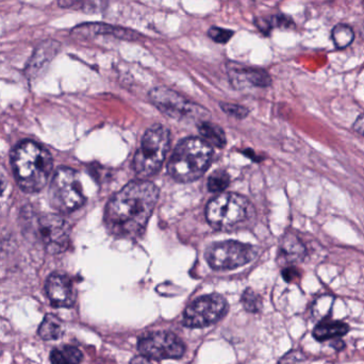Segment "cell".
<instances>
[{
    "label": "cell",
    "instance_id": "6da1fadb",
    "mask_svg": "<svg viewBox=\"0 0 364 364\" xmlns=\"http://www.w3.org/2000/svg\"><path fill=\"white\" fill-rule=\"evenodd\" d=\"M159 191L149 181H134L116 193L107 206L106 224L109 231L120 237H134L145 229Z\"/></svg>",
    "mask_w": 364,
    "mask_h": 364
},
{
    "label": "cell",
    "instance_id": "7a4b0ae2",
    "mask_svg": "<svg viewBox=\"0 0 364 364\" xmlns=\"http://www.w3.org/2000/svg\"><path fill=\"white\" fill-rule=\"evenodd\" d=\"M12 167L19 186L27 192H38L47 184L54 162L42 146L24 141L13 151Z\"/></svg>",
    "mask_w": 364,
    "mask_h": 364
},
{
    "label": "cell",
    "instance_id": "3957f363",
    "mask_svg": "<svg viewBox=\"0 0 364 364\" xmlns=\"http://www.w3.org/2000/svg\"><path fill=\"white\" fill-rule=\"evenodd\" d=\"M212 158L211 146L204 140H184L173 153L169 163V173L181 182H190L202 176Z\"/></svg>",
    "mask_w": 364,
    "mask_h": 364
},
{
    "label": "cell",
    "instance_id": "277c9868",
    "mask_svg": "<svg viewBox=\"0 0 364 364\" xmlns=\"http://www.w3.org/2000/svg\"><path fill=\"white\" fill-rule=\"evenodd\" d=\"M254 215L250 202L237 194H221L207 206V220L214 228L233 231Z\"/></svg>",
    "mask_w": 364,
    "mask_h": 364
},
{
    "label": "cell",
    "instance_id": "5b68a950",
    "mask_svg": "<svg viewBox=\"0 0 364 364\" xmlns=\"http://www.w3.org/2000/svg\"><path fill=\"white\" fill-rule=\"evenodd\" d=\"M171 143L167 128L155 125L146 131L141 146L134 156L133 167L138 176L147 178L161 169Z\"/></svg>",
    "mask_w": 364,
    "mask_h": 364
},
{
    "label": "cell",
    "instance_id": "8992f818",
    "mask_svg": "<svg viewBox=\"0 0 364 364\" xmlns=\"http://www.w3.org/2000/svg\"><path fill=\"white\" fill-rule=\"evenodd\" d=\"M50 204L62 213L75 211L85 204V195L77 173L72 169H58L50 189Z\"/></svg>",
    "mask_w": 364,
    "mask_h": 364
},
{
    "label": "cell",
    "instance_id": "52a82bcc",
    "mask_svg": "<svg viewBox=\"0 0 364 364\" xmlns=\"http://www.w3.org/2000/svg\"><path fill=\"white\" fill-rule=\"evenodd\" d=\"M257 256L252 245L235 241L216 243L207 250V261L214 270H233L245 266Z\"/></svg>",
    "mask_w": 364,
    "mask_h": 364
},
{
    "label": "cell",
    "instance_id": "ba28073f",
    "mask_svg": "<svg viewBox=\"0 0 364 364\" xmlns=\"http://www.w3.org/2000/svg\"><path fill=\"white\" fill-rule=\"evenodd\" d=\"M227 301L221 295H207L193 301L184 313V326L202 328L219 322L227 312Z\"/></svg>",
    "mask_w": 364,
    "mask_h": 364
},
{
    "label": "cell",
    "instance_id": "9c48e42d",
    "mask_svg": "<svg viewBox=\"0 0 364 364\" xmlns=\"http://www.w3.org/2000/svg\"><path fill=\"white\" fill-rule=\"evenodd\" d=\"M34 235L48 253L59 254L69 244V226L61 216L44 214L34 224Z\"/></svg>",
    "mask_w": 364,
    "mask_h": 364
},
{
    "label": "cell",
    "instance_id": "30bf717a",
    "mask_svg": "<svg viewBox=\"0 0 364 364\" xmlns=\"http://www.w3.org/2000/svg\"><path fill=\"white\" fill-rule=\"evenodd\" d=\"M140 352L149 359H179L184 355V342L172 332H158L146 334L138 343Z\"/></svg>",
    "mask_w": 364,
    "mask_h": 364
},
{
    "label": "cell",
    "instance_id": "8fae6325",
    "mask_svg": "<svg viewBox=\"0 0 364 364\" xmlns=\"http://www.w3.org/2000/svg\"><path fill=\"white\" fill-rule=\"evenodd\" d=\"M149 98L156 107L173 118L204 116L200 112V110H204V109L200 108L198 105L192 104L184 96H181L178 93L167 87H158L151 89L149 92Z\"/></svg>",
    "mask_w": 364,
    "mask_h": 364
},
{
    "label": "cell",
    "instance_id": "7c38bea8",
    "mask_svg": "<svg viewBox=\"0 0 364 364\" xmlns=\"http://www.w3.org/2000/svg\"><path fill=\"white\" fill-rule=\"evenodd\" d=\"M71 36L77 40H89V39L96 38V36H114L120 40L138 41L141 38L138 31L132 29L122 28V27L112 26L105 23H85L75 27L71 31Z\"/></svg>",
    "mask_w": 364,
    "mask_h": 364
},
{
    "label": "cell",
    "instance_id": "4fadbf2b",
    "mask_svg": "<svg viewBox=\"0 0 364 364\" xmlns=\"http://www.w3.org/2000/svg\"><path fill=\"white\" fill-rule=\"evenodd\" d=\"M45 290L54 307L69 308L75 303L76 293L73 282L66 275L58 272L50 275L46 281Z\"/></svg>",
    "mask_w": 364,
    "mask_h": 364
},
{
    "label": "cell",
    "instance_id": "5bb4252c",
    "mask_svg": "<svg viewBox=\"0 0 364 364\" xmlns=\"http://www.w3.org/2000/svg\"><path fill=\"white\" fill-rule=\"evenodd\" d=\"M229 77L235 87H242L244 85L250 87H266L270 85V75L264 69L259 68L235 66L229 71Z\"/></svg>",
    "mask_w": 364,
    "mask_h": 364
},
{
    "label": "cell",
    "instance_id": "9a60e30c",
    "mask_svg": "<svg viewBox=\"0 0 364 364\" xmlns=\"http://www.w3.org/2000/svg\"><path fill=\"white\" fill-rule=\"evenodd\" d=\"M280 259L284 264H299L306 258L307 249L303 241L294 233H288L283 237L279 249Z\"/></svg>",
    "mask_w": 364,
    "mask_h": 364
},
{
    "label": "cell",
    "instance_id": "2e32d148",
    "mask_svg": "<svg viewBox=\"0 0 364 364\" xmlns=\"http://www.w3.org/2000/svg\"><path fill=\"white\" fill-rule=\"evenodd\" d=\"M350 330V326L341 321H332L328 319L321 321L313 329V336L320 342L340 339L345 336Z\"/></svg>",
    "mask_w": 364,
    "mask_h": 364
},
{
    "label": "cell",
    "instance_id": "e0dca14e",
    "mask_svg": "<svg viewBox=\"0 0 364 364\" xmlns=\"http://www.w3.org/2000/svg\"><path fill=\"white\" fill-rule=\"evenodd\" d=\"M60 47H61V44L58 41L48 40L41 43L31 58L28 69L33 72L39 68L44 67L60 52Z\"/></svg>",
    "mask_w": 364,
    "mask_h": 364
},
{
    "label": "cell",
    "instance_id": "ac0fdd59",
    "mask_svg": "<svg viewBox=\"0 0 364 364\" xmlns=\"http://www.w3.org/2000/svg\"><path fill=\"white\" fill-rule=\"evenodd\" d=\"M64 334V326L59 317L54 314H46L39 328V336L46 341L58 340Z\"/></svg>",
    "mask_w": 364,
    "mask_h": 364
},
{
    "label": "cell",
    "instance_id": "d6986e66",
    "mask_svg": "<svg viewBox=\"0 0 364 364\" xmlns=\"http://www.w3.org/2000/svg\"><path fill=\"white\" fill-rule=\"evenodd\" d=\"M83 352L74 346L56 348L50 354L52 364H79L83 361Z\"/></svg>",
    "mask_w": 364,
    "mask_h": 364
},
{
    "label": "cell",
    "instance_id": "ffe728a7",
    "mask_svg": "<svg viewBox=\"0 0 364 364\" xmlns=\"http://www.w3.org/2000/svg\"><path fill=\"white\" fill-rule=\"evenodd\" d=\"M200 132L204 138V141L207 142L209 145L216 146L219 149H223L226 144V136L223 130L209 122H200Z\"/></svg>",
    "mask_w": 364,
    "mask_h": 364
},
{
    "label": "cell",
    "instance_id": "44dd1931",
    "mask_svg": "<svg viewBox=\"0 0 364 364\" xmlns=\"http://www.w3.org/2000/svg\"><path fill=\"white\" fill-rule=\"evenodd\" d=\"M332 38L336 47L343 50L352 44L355 33L347 25H338L332 30Z\"/></svg>",
    "mask_w": 364,
    "mask_h": 364
},
{
    "label": "cell",
    "instance_id": "7402d4cb",
    "mask_svg": "<svg viewBox=\"0 0 364 364\" xmlns=\"http://www.w3.org/2000/svg\"><path fill=\"white\" fill-rule=\"evenodd\" d=\"M334 297L332 295H323L315 299L313 303L312 312L313 317H317L320 321L328 319L334 306Z\"/></svg>",
    "mask_w": 364,
    "mask_h": 364
},
{
    "label": "cell",
    "instance_id": "603a6c76",
    "mask_svg": "<svg viewBox=\"0 0 364 364\" xmlns=\"http://www.w3.org/2000/svg\"><path fill=\"white\" fill-rule=\"evenodd\" d=\"M229 182L231 179L225 171H216L208 179V189L211 192H223L228 188Z\"/></svg>",
    "mask_w": 364,
    "mask_h": 364
},
{
    "label": "cell",
    "instance_id": "cb8c5ba5",
    "mask_svg": "<svg viewBox=\"0 0 364 364\" xmlns=\"http://www.w3.org/2000/svg\"><path fill=\"white\" fill-rule=\"evenodd\" d=\"M242 303L245 310L248 312L257 313L262 308V299L252 289H247L242 295Z\"/></svg>",
    "mask_w": 364,
    "mask_h": 364
},
{
    "label": "cell",
    "instance_id": "d4e9b609",
    "mask_svg": "<svg viewBox=\"0 0 364 364\" xmlns=\"http://www.w3.org/2000/svg\"><path fill=\"white\" fill-rule=\"evenodd\" d=\"M208 36L217 44H226L235 36V31L213 26L208 30Z\"/></svg>",
    "mask_w": 364,
    "mask_h": 364
},
{
    "label": "cell",
    "instance_id": "484cf974",
    "mask_svg": "<svg viewBox=\"0 0 364 364\" xmlns=\"http://www.w3.org/2000/svg\"><path fill=\"white\" fill-rule=\"evenodd\" d=\"M221 107L223 111L228 113L229 116H233V118H244L248 114V110L240 105L222 104Z\"/></svg>",
    "mask_w": 364,
    "mask_h": 364
},
{
    "label": "cell",
    "instance_id": "4316f807",
    "mask_svg": "<svg viewBox=\"0 0 364 364\" xmlns=\"http://www.w3.org/2000/svg\"><path fill=\"white\" fill-rule=\"evenodd\" d=\"M89 1V0H58V5L63 9L79 10L83 12Z\"/></svg>",
    "mask_w": 364,
    "mask_h": 364
},
{
    "label": "cell",
    "instance_id": "83f0119b",
    "mask_svg": "<svg viewBox=\"0 0 364 364\" xmlns=\"http://www.w3.org/2000/svg\"><path fill=\"white\" fill-rule=\"evenodd\" d=\"M305 359V356L301 354L299 350H292L287 355L283 356L279 361V364H295L303 361Z\"/></svg>",
    "mask_w": 364,
    "mask_h": 364
},
{
    "label": "cell",
    "instance_id": "f1b7e54d",
    "mask_svg": "<svg viewBox=\"0 0 364 364\" xmlns=\"http://www.w3.org/2000/svg\"><path fill=\"white\" fill-rule=\"evenodd\" d=\"M282 276L286 281L294 282L301 277V272L295 266H288L282 270Z\"/></svg>",
    "mask_w": 364,
    "mask_h": 364
},
{
    "label": "cell",
    "instance_id": "f546056e",
    "mask_svg": "<svg viewBox=\"0 0 364 364\" xmlns=\"http://www.w3.org/2000/svg\"><path fill=\"white\" fill-rule=\"evenodd\" d=\"M354 129H355L356 132L364 136V114H362V116H360L357 118L355 125H354Z\"/></svg>",
    "mask_w": 364,
    "mask_h": 364
},
{
    "label": "cell",
    "instance_id": "4dcf8cb0",
    "mask_svg": "<svg viewBox=\"0 0 364 364\" xmlns=\"http://www.w3.org/2000/svg\"><path fill=\"white\" fill-rule=\"evenodd\" d=\"M130 364H153L151 362V360L149 358L145 357V356H136V357L132 358Z\"/></svg>",
    "mask_w": 364,
    "mask_h": 364
},
{
    "label": "cell",
    "instance_id": "1f68e13d",
    "mask_svg": "<svg viewBox=\"0 0 364 364\" xmlns=\"http://www.w3.org/2000/svg\"><path fill=\"white\" fill-rule=\"evenodd\" d=\"M332 346L334 348V350H343L345 344H344L343 341L340 340V339H336V340H334V342H332Z\"/></svg>",
    "mask_w": 364,
    "mask_h": 364
},
{
    "label": "cell",
    "instance_id": "d6a6232c",
    "mask_svg": "<svg viewBox=\"0 0 364 364\" xmlns=\"http://www.w3.org/2000/svg\"><path fill=\"white\" fill-rule=\"evenodd\" d=\"M5 189H6L5 179H3V177L1 176V174H0V195L3 194V191H5Z\"/></svg>",
    "mask_w": 364,
    "mask_h": 364
},
{
    "label": "cell",
    "instance_id": "836d02e7",
    "mask_svg": "<svg viewBox=\"0 0 364 364\" xmlns=\"http://www.w3.org/2000/svg\"><path fill=\"white\" fill-rule=\"evenodd\" d=\"M361 36H362V39H363V40H364V24L362 25V28H361Z\"/></svg>",
    "mask_w": 364,
    "mask_h": 364
}]
</instances>
